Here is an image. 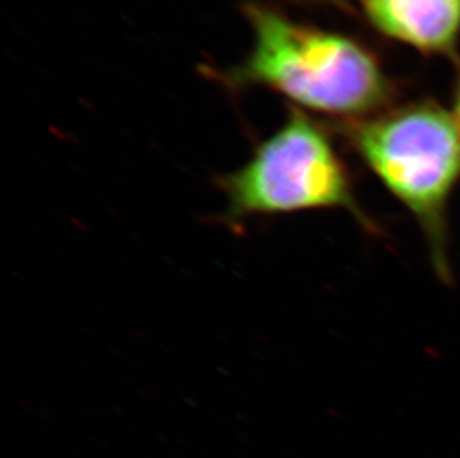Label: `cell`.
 <instances>
[{
	"label": "cell",
	"mask_w": 460,
	"mask_h": 458,
	"mask_svg": "<svg viewBox=\"0 0 460 458\" xmlns=\"http://www.w3.org/2000/svg\"><path fill=\"white\" fill-rule=\"evenodd\" d=\"M244 15L253 47L224 76L233 87L270 88L300 108L358 121L389 108L391 79L364 45L255 2L244 6Z\"/></svg>",
	"instance_id": "cell-1"
},
{
	"label": "cell",
	"mask_w": 460,
	"mask_h": 458,
	"mask_svg": "<svg viewBox=\"0 0 460 458\" xmlns=\"http://www.w3.org/2000/svg\"><path fill=\"white\" fill-rule=\"evenodd\" d=\"M349 138L360 160L414 217L435 271L452 278L448 204L460 183V121L434 101L385 109L359 119Z\"/></svg>",
	"instance_id": "cell-2"
},
{
	"label": "cell",
	"mask_w": 460,
	"mask_h": 458,
	"mask_svg": "<svg viewBox=\"0 0 460 458\" xmlns=\"http://www.w3.org/2000/svg\"><path fill=\"white\" fill-rule=\"evenodd\" d=\"M226 198L222 219L240 226L255 217L341 210L367 233L377 226L358 201L352 179L330 135L294 109L240 169L217 181Z\"/></svg>",
	"instance_id": "cell-3"
},
{
	"label": "cell",
	"mask_w": 460,
	"mask_h": 458,
	"mask_svg": "<svg viewBox=\"0 0 460 458\" xmlns=\"http://www.w3.org/2000/svg\"><path fill=\"white\" fill-rule=\"evenodd\" d=\"M383 36L423 54H450L460 40V0H359Z\"/></svg>",
	"instance_id": "cell-4"
},
{
	"label": "cell",
	"mask_w": 460,
	"mask_h": 458,
	"mask_svg": "<svg viewBox=\"0 0 460 458\" xmlns=\"http://www.w3.org/2000/svg\"><path fill=\"white\" fill-rule=\"evenodd\" d=\"M453 112L460 121V74L459 78H457L456 90H455V109H453Z\"/></svg>",
	"instance_id": "cell-5"
}]
</instances>
